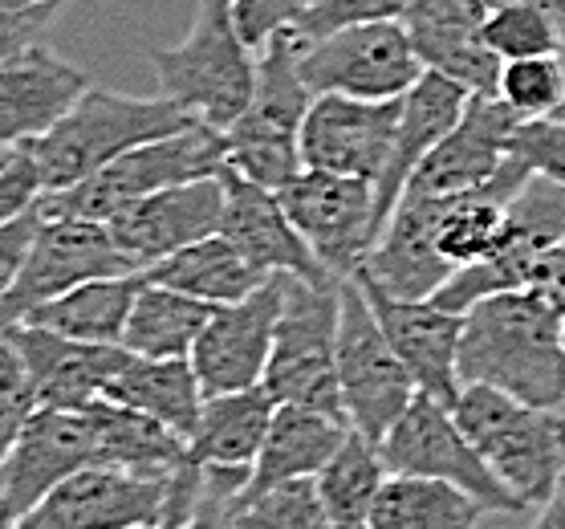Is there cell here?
<instances>
[{
  "instance_id": "obj_1",
  "label": "cell",
  "mask_w": 565,
  "mask_h": 529,
  "mask_svg": "<svg viewBox=\"0 0 565 529\" xmlns=\"http://www.w3.org/2000/svg\"><path fill=\"white\" fill-rule=\"evenodd\" d=\"M460 383H484L533 408H565V314L537 289L480 297L463 310Z\"/></svg>"
},
{
  "instance_id": "obj_2",
  "label": "cell",
  "mask_w": 565,
  "mask_h": 529,
  "mask_svg": "<svg viewBox=\"0 0 565 529\" xmlns=\"http://www.w3.org/2000/svg\"><path fill=\"white\" fill-rule=\"evenodd\" d=\"M159 94L192 118L228 130L257 94V50L241 38L232 0H200L180 45L147 50Z\"/></svg>"
},
{
  "instance_id": "obj_3",
  "label": "cell",
  "mask_w": 565,
  "mask_h": 529,
  "mask_svg": "<svg viewBox=\"0 0 565 529\" xmlns=\"http://www.w3.org/2000/svg\"><path fill=\"white\" fill-rule=\"evenodd\" d=\"M192 123L195 118L171 98H163V94L130 98V94L90 86L70 106V115L50 135L29 142L25 151L38 159L45 192H62V188H74V183L103 171L106 163H115L118 156H127L142 142L175 135V130L192 127Z\"/></svg>"
},
{
  "instance_id": "obj_4",
  "label": "cell",
  "mask_w": 565,
  "mask_h": 529,
  "mask_svg": "<svg viewBox=\"0 0 565 529\" xmlns=\"http://www.w3.org/2000/svg\"><path fill=\"white\" fill-rule=\"evenodd\" d=\"M451 412L525 514L550 501L565 477V408H533L497 388L468 383Z\"/></svg>"
},
{
  "instance_id": "obj_5",
  "label": "cell",
  "mask_w": 565,
  "mask_h": 529,
  "mask_svg": "<svg viewBox=\"0 0 565 529\" xmlns=\"http://www.w3.org/2000/svg\"><path fill=\"white\" fill-rule=\"evenodd\" d=\"M224 168H228L224 130L207 127V123L195 118L192 127L163 135V139L154 142H142V147L118 156L115 163H106L103 171L86 176L74 188L45 192L38 200V216L110 224L122 208H130L142 195L171 188V183H192V180H204V176H220Z\"/></svg>"
},
{
  "instance_id": "obj_6",
  "label": "cell",
  "mask_w": 565,
  "mask_h": 529,
  "mask_svg": "<svg viewBox=\"0 0 565 529\" xmlns=\"http://www.w3.org/2000/svg\"><path fill=\"white\" fill-rule=\"evenodd\" d=\"M301 45L294 25L257 53V94L228 130V168L245 180L281 192L301 163V127L313 106V91L301 78Z\"/></svg>"
},
{
  "instance_id": "obj_7",
  "label": "cell",
  "mask_w": 565,
  "mask_h": 529,
  "mask_svg": "<svg viewBox=\"0 0 565 529\" xmlns=\"http://www.w3.org/2000/svg\"><path fill=\"white\" fill-rule=\"evenodd\" d=\"M338 326H342V277L309 282L285 273L281 322L265 371V391L273 400L347 420L338 388Z\"/></svg>"
},
{
  "instance_id": "obj_8",
  "label": "cell",
  "mask_w": 565,
  "mask_h": 529,
  "mask_svg": "<svg viewBox=\"0 0 565 529\" xmlns=\"http://www.w3.org/2000/svg\"><path fill=\"white\" fill-rule=\"evenodd\" d=\"M338 388L347 424L374 444L398 424V415L419 395L412 371L395 355L371 297L359 277L342 282V326H338Z\"/></svg>"
},
{
  "instance_id": "obj_9",
  "label": "cell",
  "mask_w": 565,
  "mask_h": 529,
  "mask_svg": "<svg viewBox=\"0 0 565 529\" xmlns=\"http://www.w3.org/2000/svg\"><path fill=\"white\" fill-rule=\"evenodd\" d=\"M301 78L318 94L395 103L424 78V62L403 21H366L301 45Z\"/></svg>"
},
{
  "instance_id": "obj_10",
  "label": "cell",
  "mask_w": 565,
  "mask_h": 529,
  "mask_svg": "<svg viewBox=\"0 0 565 529\" xmlns=\"http://www.w3.org/2000/svg\"><path fill=\"white\" fill-rule=\"evenodd\" d=\"M383 461L395 477H436L472 493L489 514H525V505L504 489V480L489 468L448 403L415 395L412 408L383 436Z\"/></svg>"
},
{
  "instance_id": "obj_11",
  "label": "cell",
  "mask_w": 565,
  "mask_h": 529,
  "mask_svg": "<svg viewBox=\"0 0 565 529\" xmlns=\"http://www.w3.org/2000/svg\"><path fill=\"white\" fill-rule=\"evenodd\" d=\"M118 273L139 269L122 257V248L115 245L106 224L98 220H41L13 289L0 297V335L25 322L38 306L70 294L74 285L118 277Z\"/></svg>"
},
{
  "instance_id": "obj_12",
  "label": "cell",
  "mask_w": 565,
  "mask_h": 529,
  "mask_svg": "<svg viewBox=\"0 0 565 529\" xmlns=\"http://www.w3.org/2000/svg\"><path fill=\"white\" fill-rule=\"evenodd\" d=\"M277 195H281L294 229L313 248V257L326 265V273L347 282L366 265L374 241H379L371 180L301 168Z\"/></svg>"
},
{
  "instance_id": "obj_13",
  "label": "cell",
  "mask_w": 565,
  "mask_h": 529,
  "mask_svg": "<svg viewBox=\"0 0 565 529\" xmlns=\"http://www.w3.org/2000/svg\"><path fill=\"white\" fill-rule=\"evenodd\" d=\"M285 306V273H273L241 301L216 306L204 335L195 338L192 367L204 395H228L265 383Z\"/></svg>"
},
{
  "instance_id": "obj_14",
  "label": "cell",
  "mask_w": 565,
  "mask_h": 529,
  "mask_svg": "<svg viewBox=\"0 0 565 529\" xmlns=\"http://www.w3.org/2000/svg\"><path fill=\"white\" fill-rule=\"evenodd\" d=\"M98 465V444L86 408H38L17 436L9 461L0 468V529H17V521L33 505L53 493L77 468Z\"/></svg>"
},
{
  "instance_id": "obj_15",
  "label": "cell",
  "mask_w": 565,
  "mask_h": 529,
  "mask_svg": "<svg viewBox=\"0 0 565 529\" xmlns=\"http://www.w3.org/2000/svg\"><path fill=\"white\" fill-rule=\"evenodd\" d=\"M168 480L135 477L127 468L110 465L77 468L74 477L45 493L17 521V529H159L168 505Z\"/></svg>"
},
{
  "instance_id": "obj_16",
  "label": "cell",
  "mask_w": 565,
  "mask_h": 529,
  "mask_svg": "<svg viewBox=\"0 0 565 529\" xmlns=\"http://www.w3.org/2000/svg\"><path fill=\"white\" fill-rule=\"evenodd\" d=\"M403 98L371 103L347 94H318L301 127V163L354 180H379L398 135Z\"/></svg>"
},
{
  "instance_id": "obj_17",
  "label": "cell",
  "mask_w": 565,
  "mask_h": 529,
  "mask_svg": "<svg viewBox=\"0 0 565 529\" xmlns=\"http://www.w3.org/2000/svg\"><path fill=\"white\" fill-rule=\"evenodd\" d=\"M371 297L374 314L383 322L386 338L403 367L412 371L419 395H431L439 403L460 400V335H463V314L444 310L431 297L427 301H412V297L386 294L383 285L374 282L371 273H354Z\"/></svg>"
},
{
  "instance_id": "obj_18",
  "label": "cell",
  "mask_w": 565,
  "mask_h": 529,
  "mask_svg": "<svg viewBox=\"0 0 565 529\" xmlns=\"http://www.w3.org/2000/svg\"><path fill=\"white\" fill-rule=\"evenodd\" d=\"M220 216H224V180L204 176V180L171 183V188L142 195L130 208H122L106 229L122 248V257L142 273L154 261L171 257L204 236H216Z\"/></svg>"
},
{
  "instance_id": "obj_19",
  "label": "cell",
  "mask_w": 565,
  "mask_h": 529,
  "mask_svg": "<svg viewBox=\"0 0 565 529\" xmlns=\"http://www.w3.org/2000/svg\"><path fill=\"white\" fill-rule=\"evenodd\" d=\"M521 118L497 98L476 91L463 118L444 135L436 151L419 163L407 192L415 195H460L476 192L501 176V168L513 159V135Z\"/></svg>"
},
{
  "instance_id": "obj_20",
  "label": "cell",
  "mask_w": 565,
  "mask_h": 529,
  "mask_svg": "<svg viewBox=\"0 0 565 529\" xmlns=\"http://www.w3.org/2000/svg\"><path fill=\"white\" fill-rule=\"evenodd\" d=\"M0 338H9L25 362L38 408H65V412H82V408L106 400L118 367L130 355L127 347L77 342V338L53 335L45 326L29 322L4 330Z\"/></svg>"
},
{
  "instance_id": "obj_21",
  "label": "cell",
  "mask_w": 565,
  "mask_h": 529,
  "mask_svg": "<svg viewBox=\"0 0 565 529\" xmlns=\"http://www.w3.org/2000/svg\"><path fill=\"white\" fill-rule=\"evenodd\" d=\"M224 216H220V236L236 245V253L253 265L257 273L273 277V273H294V277H334L326 273L313 248L306 245V236L294 229V220L285 212L281 195L273 188L245 180L241 171L224 168Z\"/></svg>"
},
{
  "instance_id": "obj_22",
  "label": "cell",
  "mask_w": 565,
  "mask_h": 529,
  "mask_svg": "<svg viewBox=\"0 0 565 529\" xmlns=\"http://www.w3.org/2000/svg\"><path fill=\"white\" fill-rule=\"evenodd\" d=\"M472 94L476 91H468L463 82L448 78V74H436V70H424V78L403 94L395 147H391L383 176L374 180V220H379V233L386 229V220L395 216L398 200L407 195V183L419 171V163L436 151L439 142H444V135L463 118Z\"/></svg>"
},
{
  "instance_id": "obj_23",
  "label": "cell",
  "mask_w": 565,
  "mask_h": 529,
  "mask_svg": "<svg viewBox=\"0 0 565 529\" xmlns=\"http://www.w3.org/2000/svg\"><path fill=\"white\" fill-rule=\"evenodd\" d=\"M444 200L448 195H415L407 192L398 200L395 216L374 241L371 257L362 273H371L386 294L427 301L451 282V265L439 253V220H444Z\"/></svg>"
},
{
  "instance_id": "obj_24",
  "label": "cell",
  "mask_w": 565,
  "mask_h": 529,
  "mask_svg": "<svg viewBox=\"0 0 565 529\" xmlns=\"http://www.w3.org/2000/svg\"><path fill=\"white\" fill-rule=\"evenodd\" d=\"M484 21H489L484 0H407L403 13L424 70L448 74L468 91L492 94L504 62L484 41Z\"/></svg>"
},
{
  "instance_id": "obj_25",
  "label": "cell",
  "mask_w": 565,
  "mask_h": 529,
  "mask_svg": "<svg viewBox=\"0 0 565 529\" xmlns=\"http://www.w3.org/2000/svg\"><path fill=\"white\" fill-rule=\"evenodd\" d=\"M86 91V74L45 45L0 65V156L50 135Z\"/></svg>"
},
{
  "instance_id": "obj_26",
  "label": "cell",
  "mask_w": 565,
  "mask_h": 529,
  "mask_svg": "<svg viewBox=\"0 0 565 529\" xmlns=\"http://www.w3.org/2000/svg\"><path fill=\"white\" fill-rule=\"evenodd\" d=\"M273 415L277 400L265 391V383L228 395H207L200 424L188 436V456L207 468H253L265 448Z\"/></svg>"
},
{
  "instance_id": "obj_27",
  "label": "cell",
  "mask_w": 565,
  "mask_h": 529,
  "mask_svg": "<svg viewBox=\"0 0 565 529\" xmlns=\"http://www.w3.org/2000/svg\"><path fill=\"white\" fill-rule=\"evenodd\" d=\"M98 444V465L127 468L135 477L168 480L175 468L188 465V436L159 424L154 415H142L127 403L98 400L86 408Z\"/></svg>"
},
{
  "instance_id": "obj_28",
  "label": "cell",
  "mask_w": 565,
  "mask_h": 529,
  "mask_svg": "<svg viewBox=\"0 0 565 529\" xmlns=\"http://www.w3.org/2000/svg\"><path fill=\"white\" fill-rule=\"evenodd\" d=\"M350 436V424L338 415L313 412V408H294V403H277L273 427L265 436L253 477H248L245 493H260L269 485L297 477H318L321 468L330 465V456L342 448V440Z\"/></svg>"
},
{
  "instance_id": "obj_29",
  "label": "cell",
  "mask_w": 565,
  "mask_h": 529,
  "mask_svg": "<svg viewBox=\"0 0 565 529\" xmlns=\"http://www.w3.org/2000/svg\"><path fill=\"white\" fill-rule=\"evenodd\" d=\"M106 400L127 403L135 412L154 415L159 424L175 427L180 436H192L204 412V388L195 374L192 359H142L127 355L118 367L115 383L106 391Z\"/></svg>"
},
{
  "instance_id": "obj_30",
  "label": "cell",
  "mask_w": 565,
  "mask_h": 529,
  "mask_svg": "<svg viewBox=\"0 0 565 529\" xmlns=\"http://www.w3.org/2000/svg\"><path fill=\"white\" fill-rule=\"evenodd\" d=\"M142 285V273H118L98 282L74 285L70 294L53 297L29 314V326H45L53 335L77 338V342H98V347H122L127 318L135 306V294Z\"/></svg>"
},
{
  "instance_id": "obj_31",
  "label": "cell",
  "mask_w": 565,
  "mask_h": 529,
  "mask_svg": "<svg viewBox=\"0 0 565 529\" xmlns=\"http://www.w3.org/2000/svg\"><path fill=\"white\" fill-rule=\"evenodd\" d=\"M212 310L216 306H207L200 297H188L171 285L142 277L135 306H130L122 347L130 355H142V359H192L195 338L204 335Z\"/></svg>"
},
{
  "instance_id": "obj_32",
  "label": "cell",
  "mask_w": 565,
  "mask_h": 529,
  "mask_svg": "<svg viewBox=\"0 0 565 529\" xmlns=\"http://www.w3.org/2000/svg\"><path fill=\"white\" fill-rule=\"evenodd\" d=\"M147 282L171 285L188 297H200L207 306H228V301H241L265 282V273H257L248 265L232 241L224 236H204L195 245L171 253V257L154 261L151 269H142Z\"/></svg>"
},
{
  "instance_id": "obj_33",
  "label": "cell",
  "mask_w": 565,
  "mask_h": 529,
  "mask_svg": "<svg viewBox=\"0 0 565 529\" xmlns=\"http://www.w3.org/2000/svg\"><path fill=\"white\" fill-rule=\"evenodd\" d=\"M489 514L472 493L436 477H395L383 485L371 529H476Z\"/></svg>"
},
{
  "instance_id": "obj_34",
  "label": "cell",
  "mask_w": 565,
  "mask_h": 529,
  "mask_svg": "<svg viewBox=\"0 0 565 529\" xmlns=\"http://www.w3.org/2000/svg\"><path fill=\"white\" fill-rule=\"evenodd\" d=\"M386 480H391V468L383 461V448L371 436L350 427L342 448L318 473L321 501H326L334 529H371L374 505H379Z\"/></svg>"
},
{
  "instance_id": "obj_35",
  "label": "cell",
  "mask_w": 565,
  "mask_h": 529,
  "mask_svg": "<svg viewBox=\"0 0 565 529\" xmlns=\"http://www.w3.org/2000/svg\"><path fill=\"white\" fill-rule=\"evenodd\" d=\"M484 41L501 62L565 50V9L553 4H504L484 21Z\"/></svg>"
},
{
  "instance_id": "obj_36",
  "label": "cell",
  "mask_w": 565,
  "mask_h": 529,
  "mask_svg": "<svg viewBox=\"0 0 565 529\" xmlns=\"http://www.w3.org/2000/svg\"><path fill=\"white\" fill-rule=\"evenodd\" d=\"M497 98L525 118H550L565 110V57L562 53H541V57H513L501 65Z\"/></svg>"
},
{
  "instance_id": "obj_37",
  "label": "cell",
  "mask_w": 565,
  "mask_h": 529,
  "mask_svg": "<svg viewBox=\"0 0 565 529\" xmlns=\"http://www.w3.org/2000/svg\"><path fill=\"white\" fill-rule=\"evenodd\" d=\"M241 529H334L318 477H297L241 497Z\"/></svg>"
},
{
  "instance_id": "obj_38",
  "label": "cell",
  "mask_w": 565,
  "mask_h": 529,
  "mask_svg": "<svg viewBox=\"0 0 565 529\" xmlns=\"http://www.w3.org/2000/svg\"><path fill=\"white\" fill-rule=\"evenodd\" d=\"M407 0H309L306 13L294 21V33L301 41H318L326 33L366 21H403Z\"/></svg>"
},
{
  "instance_id": "obj_39",
  "label": "cell",
  "mask_w": 565,
  "mask_h": 529,
  "mask_svg": "<svg viewBox=\"0 0 565 529\" xmlns=\"http://www.w3.org/2000/svg\"><path fill=\"white\" fill-rule=\"evenodd\" d=\"M33 412H38V400H33L25 362H21V355H17L9 338H0V468H4L21 427H25V420Z\"/></svg>"
},
{
  "instance_id": "obj_40",
  "label": "cell",
  "mask_w": 565,
  "mask_h": 529,
  "mask_svg": "<svg viewBox=\"0 0 565 529\" xmlns=\"http://www.w3.org/2000/svg\"><path fill=\"white\" fill-rule=\"evenodd\" d=\"M513 156H521L537 176L565 183V115L525 118L513 135Z\"/></svg>"
},
{
  "instance_id": "obj_41",
  "label": "cell",
  "mask_w": 565,
  "mask_h": 529,
  "mask_svg": "<svg viewBox=\"0 0 565 529\" xmlns=\"http://www.w3.org/2000/svg\"><path fill=\"white\" fill-rule=\"evenodd\" d=\"M41 195H45V180L38 171V159L29 156L25 147L9 151V159L0 163V224L29 216Z\"/></svg>"
},
{
  "instance_id": "obj_42",
  "label": "cell",
  "mask_w": 565,
  "mask_h": 529,
  "mask_svg": "<svg viewBox=\"0 0 565 529\" xmlns=\"http://www.w3.org/2000/svg\"><path fill=\"white\" fill-rule=\"evenodd\" d=\"M306 4L309 0H232V17H236L241 38L260 53L281 29H289L306 13Z\"/></svg>"
},
{
  "instance_id": "obj_43",
  "label": "cell",
  "mask_w": 565,
  "mask_h": 529,
  "mask_svg": "<svg viewBox=\"0 0 565 529\" xmlns=\"http://www.w3.org/2000/svg\"><path fill=\"white\" fill-rule=\"evenodd\" d=\"M62 4H41V9H0V65L21 57L25 50L41 45V33L53 25Z\"/></svg>"
},
{
  "instance_id": "obj_44",
  "label": "cell",
  "mask_w": 565,
  "mask_h": 529,
  "mask_svg": "<svg viewBox=\"0 0 565 529\" xmlns=\"http://www.w3.org/2000/svg\"><path fill=\"white\" fill-rule=\"evenodd\" d=\"M38 208L29 212V216L13 220V224H0V297L13 289L17 273L25 265L29 257V245H33V236H38Z\"/></svg>"
},
{
  "instance_id": "obj_45",
  "label": "cell",
  "mask_w": 565,
  "mask_h": 529,
  "mask_svg": "<svg viewBox=\"0 0 565 529\" xmlns=\"http://www.w3.org/2000/svg\"><path fill=\"white\" fill-rule=\"evenodd\" d=\"M529 289H537L545 301H553V306L565 314V241H562V245H553L550 253L541 257L537 277H533V285H529Z\"/></svg>"
},
{
  "instance_id": "obj_46",
  "label": "cell",
  "mask_w": 565,
  "mask_h": 529,
  "mask_svg": "<svg viewBox=\"0 0 565 529\" xmlns=\"http://www.w3.org/2000/svg\"><path fill=\"white\" fill-rule=\"evenodd\" d=\"M533 521H529V529H565V477L562 485L553 489V497L541 509H533Z\"/></svg>"
},
{
  "instance_id": "obj_47",
  "label": "cell",
  "mask_w": 565,
  "mask_h": 529,
  "mask_svg": "<svg viewBox=\"0 0 565 529\" xmlns=\"http://www.w3.org/2000/svg\"><path fill=\"white\" fill-rule=\"evenodd\" d=\"M484 4H489V13L504 9V4H553V9H565V0H484Z\"/></svg>"
},
{
  "instance_id": "obj_48",
  "label": "cell",
  "mask_w": 565,
  "mask_h": 529,
  "mask_svg": "<svg viewBox=\"0 0 565 529\" xmlns=\"http://www.w3.org/2000/svg\"><path fill=\"white\" fill-rule=\"evenodd\" d=\"M41 4H62V0H0V9H41Z\"/></svg>"
},
{
  "instance_id": "obj_49",
  "label": "cell",
  "mask_w": 565,
  "mask_h": 529,
  "mask_svg": "<svg viewBox=\"0 0 565 529\" xmlns=\"http://www.w3.org/2000/svg\"><path fill=\"white\" fill-rule=\"evenodd\" d=\"M4 159H9V156H0V163H4Z\"/></svg>"
},
{
  "instance_id": "obj_50",
  "label": "cell",
  "mask_w": 565,
  "mask_h": 529,
  "mask_svg": "<svg viewBox=\"0 0 565 529\" xmlns=\"http://www.w3.org/2000/svg\"><path fill=\"white\" fill-rule=\"evenodd\" d=\"M142 529H154V526H142Z\"/></svg>"
},
{
  "instance_id": "obj_51",
  "label": "cell",
  "mask_w": 565,
  "mask_h": 529,
  "mask_svg": "<svg viewBox=\"0 0 565 529\" xmlns=\"http://www.w3.org/2000/svg\"><path fill=\"white\" fill-rule=\"evenodd\" d=\"M562 115H565V110H562Z\"/></svg>"
}]
</instances>
